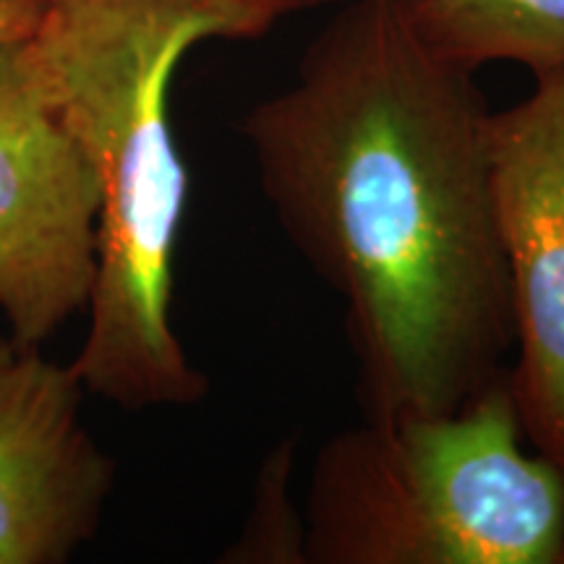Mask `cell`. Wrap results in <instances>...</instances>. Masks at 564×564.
<instances>
[{"label": "cell", "instance_id": "9", "mask_svg": "<svg viewBox=\"0 0 564 564\" xmlns=\"http://www.w3.org/2000/svg\"><path fill=\"white\" fill-rule=\"evenodd\" d=\"M45 9L47 0H0V47L30 40Z\"/></svg>", "mask_w": 564, "mask_h": 564}, {"label": "cell", "instance_id": "4", "mask_svg": "<svg viewBox=\"0 0 564 564\" xmlns=\"http://www.w3.org/2000/svg\"><path fill=\"white\" fill-rule=\"evenodd\" d=\"M100 192L47 102L26 42L0 47V316L17 348H42L87 312Z\"/></svg>", "mask_w": 564, "mask_h": 564}, {"label": "cell", "instance_id": "6", "mask_svg": "<svg viewBox=\"0 0 564 564\" xmlns=\"http://www.w3.org/2000/svg\"><path fill=\"white\" fill-rule=\"evenodd\" d=\"M74 364L40 348L0 358V554L6 564H66L95 539L116 463L82 419Z\"/></svg>", "mask_w": 564, "mask_h": 564}, {"label": "cell", "instance_id": "10", "mask_svg": "<svg viewBox=\"0 0 564 564\" xmlns=\"http://www.w3.org/2000/svg\"><path fill=\"white\" fill-rule=\"evenodd\" d=\"M13 348V343L11 340H0V358L6 356V352H9Z\"/></svg>", "mask_w": 564, "mask_h": 564}, {"label": "cell", "instance_id": "11", "mask_svg": "<svg viewBox=\"0 0 564 564\" xmlns=\"http://www.w3.org/2000/svg\"><path fill=\"white\" fill-rule=\"evenodd\" d=\"M562 562H564V554H562Z\"/></svg>", "mask_w": 564, "mask_h": 564}, {"label": "cell", "instance_id": "3", "mask_svg": "<svg viewBox=\"0 0 564 564\" xmlns=\"http://www.w3.org/2000/svg\"><path fill=\"white\" fill-rule=\"evenodd\" d=\"M520 436L510 373L449 413L337 432L308 478L303 562H562L564 468Z\"/></svg>", "mask_w": 564, "mask_h": 564}, {"label": "cell", "instance_id": "1", "mask_svg": "<svg viewBox=\"0 0 564 564\" xmlns=\"http://www.w3.org/2000/svg\"><path fill=\"white\" fill-rule=\"evenodd\" d=\"M489 112L398 0H345L241 123L274 220L345 303L369 421L449 413L510 373Z\"/></svg>", "mask_w": 564, "mask_h": 564}, {"label": "cell", "instance_id": "7", "mask_svg": "<svg viewBox=\"0 0 564 564\" xmlns=\"http://www.w3.org/2000/svg\"><path fill=\"white\" fill-rule=\"evenodd\" d=\"M411 32L465 70L512 61L533 70L564 66V0H398Z\"/></svg>", "mask_w": 564, "mask_h": 564}, {"label": "cell", "instance_id": "2", "mask_svg": "<svg viewBox=\"0 0 564 564\" xmlns=\"http://www.w3.org/2000/svg\"><path fill=\"white\" fill-rule=\"evenodd\" d=\"M314 0H47L26 40L47 102L100 192L97 278L74 364L121 411L192 408L209 392L173 327L188 204L171 118L175 70L207 40H259Z\"/></svg>", "mask_w": 564, "mask_h": 564}, {"label": "cell", "instance_id": "8", "mask_svg": "<svg viewBox=\"0 0 564 564\" xmlns=\"http://www.w3.org/2000/svg\"><path fill=\"white\" fill-rule=\"evenodd\" d=\"M288 449L270 457L259 478V494L253 502L249 525L241 539L228 549L225 562H303V520L288 507Z\"/></svg>", "mask_w": 564, "mask_h": 564}, {"label": "cell", "instance_id": "5", "mask_svg": "<svg viewBox=\"0 0 564 564\" xmlns=\"http://www.w3.org/2000/svg\"><path fill=\"white\" fill-rule=\"evenodd\" d=\"M489 112L491 199L510 280V387L535 453L564 468V66Z\"/></svg>", "mask_w": 564, "mask_h": 564}]
</instances>
